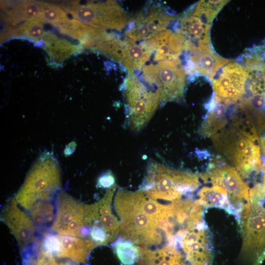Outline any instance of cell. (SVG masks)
<instances>
[{"mask_svg":"<svg viewBox=\"0 0 265 265\" xmlns=\"http://www.w3.org/2000/svg\"><path fill=\"white\" fill-rule=\"evenodd\" d=\"M115 179L113 176L110 173H107L101 176L99 180L98 184L100 187L110 188L114 186Z\"/></svg>","mask_w":265,"mask_h":265,"instance_id":"cell-28","label":"cell"},{"mask_svg":"<svg viewBox=\"0 0 265 265\" xmlns=\"http://www.w3.org/2000/svg\"><path fill=\"white\" fill-rule=\"evenodd\" d=\"M15 198L10 199L2 210L1 220L14 235L21 250L33 243L35 226L33 220L18 206Z\"/></svg>","mask_w":265,"mask_h":265,"instance_id":"cell-13","label":"cell"},{"mask_svg":"<svg viewBox=\"0 0 265 265\" xmlns=\"http://www.w3.org/2000/svg\"><path fill=\"white\" fill-rule=\"evenodd\" d=\"M41 246L46 251L56 257L60 249L58 234L49 233L45 235Z\"/></svg>","mask_w":265,"mask_h":265,"instance_id":"cell-26","label":"cell"},{"mask_svg":"<svg viewBox=\"0 0 265 265\" xmlns=\"http://www.w3.org/2000/svg\"><path fill=\"white\" fill-rule=\"evenodd\" d=\"M45 41L48 46V52L50 55L56 59H64L70 55L75 49L69 42L58 39L52 34H47Z\"/></svg>","mask_w":265,"mask_h":265,"instance_id":"cell-21","label":"cell"},{"mask_svg":"<svg viewBox=\"0 0 265 265\" xmlns=\"http://www.w3.org/2000/svg\"><path fill=\"white\" fill-rule=\"evenodd\" d=\"M198 177L156 164L149 169L142 190L153 199L181 200L183 195L195 190L199 186Z\"/></svg>","mask_w":265,"mask_h":265,"instance_id":"cell-3","label":"cell"},{"mask_svg":"<svg viewBox=\"0 0 265 265\" xmlns=\"http://www.w3.org/2000/svg\"><path fill=\"white\" fill-rule=\"evenodd\" d=\"M260 143V148L261 149L262 153V158L263 159L262 163L265 164V135L261 137Z\"/></svg>","mask_w":265,"mask_h":265,"instance_id":"cell-30","label":"cell"},{"mask_svg":"<svg viewBox=\"0 0 265 265\" xmlns=\"http://www.w3.org/2000/svg\"><path fill=\"white\" fill-rule=\"evenodd\" d=\"M212 139L216 149L226 156L244 178L261 170L258 132L249 120L238 116L231 128L222 130Z\"/></svg>","mask_w":265,"mask_h":265,"instance_id":"cell-1","label":"cell"},{"mask_svg":"<svg viewBox=\"0 0 265 265\" xmlns=\"http://www.w3.org/2000/svg\"><path fill=\"white\" fill-rule=\"evenodd\" d=\"M211 24L193 15L182 18L177 30L185 40V50L189 53L212 48L210 38Z\"/></svg>","mask_w":265,"mask_h":265,"instance_id":"cell-14","label":"cell"},{"mask_svg":"<svg viewBox=\"0 0 265 265\" xmlns=\"http://www.w3.org/2000/svg\"><path fill=\"white\" fill-rule=\"evenodd\" d=\"M142 80L132 74H129L125 81L128 123L136 132L147 124L160 102L159 90Z\"/></svg>","mask_w":265,"mask_h":265,"instance_id":"cell-5","label":"cell"},{"mask_svg":"<svg viewBox=\"0 0 265 265\" xmlns=\"http://www.w3.org/2000/svg\"><path fill=\"white\" fill-rule=\"evenodd\" d=\"M16 36H24L33 40L46 36L43 25L39 20L28 21L19 26L14 32Z\"/></svg>","mask_w":265,"mask_h":265,"instance_id":"cell-23","label":"cell"},{"mask_svg":"<svg viewBox=\"0 0 265 265\" xmlns=\"http://www.w3.org/2000/svg\"><path fill=\"white\" fill-rule=\"evenodd\" d=\"M232 102L214 95L208 105V112L201 127L203 136L212 137L225 128L228 123V109Z\"/></svg>","mask_w":265,"mask_h":265,"instance_id":"cell-16","label":"cell"},{"mask_svg":"<svg viewBox=\"0 0 265 265\" xmlns=\"http://www.w3.org/2000/svg\"><path fill=\"white\" fill-rule=\"evenodd\" d=\"M228 0H200L192 13L193 15L201 19L204 22L210 24L217 14Z\"/></svg>","mask_w":265,"mask_h":265,"instance_id":"cell-19","label":"cell"},{"mask_svg":"<svg viewBox=\"0 0 265 265\" xmlns=\"http://www.w3.org/2000/svg\"><path fill=\"white\" fill-rule=\"evenodd\" d=\"M117 257L124 265H133L138 261L140 251L139 247L130 240L119 239L113 246Z\"/></svg>","mask_w":265,"mask_h":265,"instance_id":"cell-20","label":"cell"},{"mask_svg":"<svg viewBox=\"0 0 265 265\" xmlns=\"http://www.w3.org/2000/svg\"><path fill=\"white\" fill-rule=\"evenodd\" d=\"M172 19L159 6H152L131 19L126 36L135 42L146 41L166 29Z\"/></svg>","mask_w":265,"mask_h":265,"instance_id":"cell-11","label":"cell"},{"mask_svg":"<svg viewBox=\"0 0 265 265\" xmlns=\"http://www.w3.org/2000/svg\"><path fill=\"white\" fill-rule=\"evenodd\" d=\"M205 183L218 186L227 192L231 213L240 218L241 212L249 210V186L233 167L224 165L211 169L201 176Z\"/></svg>","mask_w":265,"mask_h":265,"instance_id":"cell-9","label":"cell"},{"mask_svg":"<svg viewBox=\"0 0 265 265\" xmlns=\"http://www.w3.org/2000/svg\"><path fill=\"white\" fill-rule=\"evenodd\" d=\"M142 79L157 88L160 102L177 101L183 96L186 76L180 60H163L143 68Z\"/></svg>","mask_w":265,"mask_h":265,"instance_id":"cell-7","label":"cell"},{"mask_svg":"<svg viewBox=\"0 0 265 265\" xmlns=\"http://www.w3.org/2000/svg\"><path fill=\"white\" fill-rule=\"evenodd\" d=\"M197 201L203 207L222 208L231 213V208L227 191L222 187L213 185L205 186L198 192Z\"/></svg>","mask_w":265,"mask_h":265,"instance_id":"cell-18","label":"cell"},{"mask_svg":"<svg viewBox=\"0 0 265 265\" xmlns=\"http://www.w3.org/2000/svg\"><path fill=\"white\" fill-rule=\"evenodd\" d=\"M59 263L60 265H77V264L70 260L66 262H60Z\"/></svg>","mask_w":265,"mask_h":265,"instance_id":"cell-31","label":"cell"},{"mask_svg":"<svg viewBox=\"0 0 265 265\" xmlns=\"http://www.w3.org/2000/svg\"><path fill=\"white\" fill-rule=\"evenodd\" d=\"M99 51L123 65L129 74L140 71L153 53L142 44H137L126 36L123 40L117 37L102 43Z\"/></svg>","mask_w":265,"mask_h":265,"instance_id":"cell-10","label":"cell"},{"mask_svg":"<svg viewBox=\"0 0 265 265\" xmlns=\"http://www.w3.org/2000/svg\"><path fill=\"white\" fill-rule=\"evenodd\" d=\"M67 17L66 13L59 6L44 3L39 21L57 26Z\"/></svg>","mask_w":265,"mask_h":265,"instance_id":"cell-24","label":"cell"},{"mask_svg":"<svg viewBox=\"0 0 265 265\" xmlns=\"http://www.w3.org/2000/svg\"><path fill=\"white\" fill-rule=\"evenodd\" d=\"M114 203L121 219L119 233L124 238L144 247L161 243L162 232L141 209L138 191L118 190Z\"/></svg>","mask_w":265,"mask_h":265,"instance_id":"cell-2","label":"cell"},{"mask_svg":"<svg viewBox=\"0 0 265 265\" xmlns=\"http://www.w3.org/2000/svg\"><path fill=\"white\" fill-rule=\"evenodd\" d=\"M60 186V172L56 162L40 160L31 169L15 199L21 207L30 211L39 202L49 201Z\"/></svg>","mask_w":265,"mask_h":265,"instance_id":"cell-4","label":"cell"},{"mask_svg":"<svg viewBox=\"0 0 265 265\" xmlns=\"http://www.w3.org/2000/svg\"><path fill=\"white\" fill-rule=\"evenodd\" d=\"M248 73L245 67L237 62L226 64L212 80L214 94L220 99L239 102L245 93Z\"/></svg>","mask_w":265,"mask_h":265,"instance_id":"cell-12","label":"cell"},{"mask_svg":"<svg viewBox=\"0 0 265 265\" xmlns=\"http://www.w3.org/2000/svg\"><path fill=\"white\" fill-rule=\"evenodd\" d=\"M228 62L210 48L190 53L185 70L187 74L204 76L212 81L219 70Z\"/></svg>","mask_w":265,"mask_h":265,"instance_id":"cell-15","label":"cell"},{"mask_svg":"<svg viewBox=\"0 0 265 265\" xmlns=\"http://www.w3.org/2000/svg\"><path fill=\"white\" fill-rule=\"evenodd\" d=\"M73 3L66 11L81 23L95 28L121 30L131 20L113 0L89 1L84 4Z\"/></svg>","mask_w":265,"mask_h":265,"instance_id":"cell-6","label":"cell"},{"mask_svg":"<svg viewBox=\"0 0 265 265\" xmlns=\"http://www.w3.org/2000/svg\"><path fill=\"white\" fill-rule=\"evenodd\" d=\"M29 211L33 221L39 225L46 224L54 219L53 207L49 201L39 202Z\"/></svg>","mask_w":265,"mask_h":265,"instance_id":"cell-22","label":"cell"},{"mask_svg":"<svg viewBox=\"0 0 265 265\" xmlns=\"http://www.w3.org/2000/svg\"><path fill=\"white\" fill-rule=\"evenodd\" d=\"M56 206L51 230L57 234L89 240V230L84 221L85 204L62 191L57 195Z\"/></svg>","mask_w":265,"mask_h":265,"instance_id":"cell-8","label":"cell"},{"mask_svg":"<svg viewBox=\"0 0 265 265\" xmlns=\"http://www.w3.org/2000/svg\"><path fill=\"white\" fill-rule=\"evenodd\" d=\"M30 250V248H28L24 251V265H37V259Z\"/></svg>","mask_w":265,"mask_h":265,"instance_id":"cell-29","label":"cell"},{"mask_svg":"<svg viewBox=\"0 0 265 265\" xmlns=\"http://www.w3.org/2000/svg\"><path fill=\"white\" fill-rule=\"evenodd\" d=\"M37 265H60L55 257L39 247L37 257Z\"/></svg>","mask_w":265,"mask_h":265,"instance_id":"cell-27","label":"cell"},{"mask_svg":"<svg viewBox=\"0 0 265 265\" xmlns=\"http://www.w3.org/2000/svg\"><path fill=\"white\" fill-rule=\"evenodd\" d=\"M60 249L56 258L69 259L77 264L84 263L90 252L96 246L91 240L59 235Z\"/></svg>","mask_w":265,"mask_h":265,"instance_id":"cell-17","label":"cell"},{"mask_svg":"<svg viewBox=\"0 0 265 265\" xmlns=\"http://www.w3.org/2000/svg\"><path fill=\"white\" fill-rule=\"evenodd\" d=\"M44 3L33 0L21 1V15L23 20H39Z\"/></svg>","mask_w":265,"mask_h":265,"instance_id":"cell-25","label":"cell"}]
</instances>
